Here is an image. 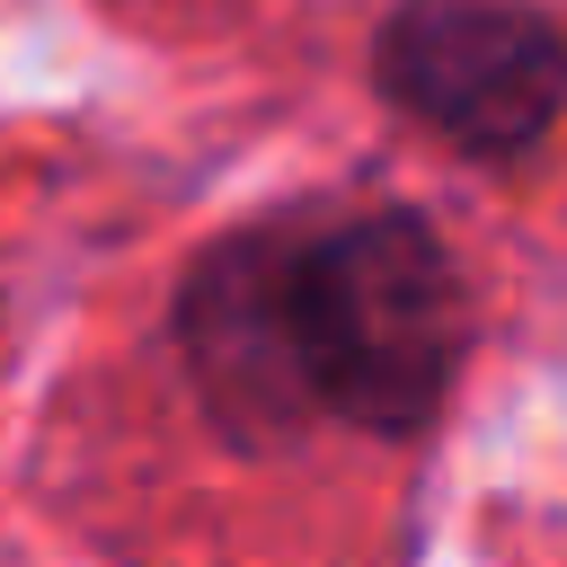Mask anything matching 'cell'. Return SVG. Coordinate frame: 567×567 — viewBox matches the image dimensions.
<instances>
[{"mask_svg":"<svg viewBox=\"0 0 567 567\" xmlns=\"http://www.w3.org/2000/svg\"><path fill=\"white\" fill-rule=\"evenodd\" d=\"M186 354L230 416L408 434L461 363V275L408 213L239 239L186 284Z\"/></svg>","mask_w":567,"mask_h":567,"instance_id":"cell-1","label":"cell"},{"mask_svg":"<svg viewBox=\"0 0 567 567\" xmlns=\"http://www.w3.org/2000/svg\"><path fill=\"white\" fill-rule=\"evenodd\" d=\"M372 71L399 115L470 159L532 151L567 106V35L523 0H399Z\"/></svg>","mask_w":567,"mask_h":567,"instance_id":"cell-2","label":"cell"}]
</instances>
